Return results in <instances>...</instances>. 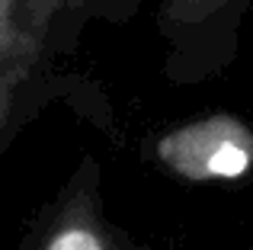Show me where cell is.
Here are the masks:
<instances>
[{
	"label": "cell",
	"instance_id": "cell-1",
	"mask_svg": "<svg viewBox=\"0 0 253 250\" xmlns=\"http://www.w3.org/2000/svg\"><path fill=\"white\" fill-rule=\"evenodd\" d=\"M81 0H0V144L39 113L55 32Z\"/></svg>",
	"mask_w": 253,
	"mask_h": 250
},
{
	"label": "cell",
	"instance_id": "cell-2",
	"mask_svg": "<svg viewBox=\"0 0 253 250\" xmlns=\"http://www.w3.org/2000/svg\"><path fill=\"white\" fill-rule=\"evenodd\" d=\"M99 183V167L84 161L29 225L19 250H141L116 221H109Z\"/></svg>",
	"mask_w": 253,
	"mask_h": 250
},
{
	"label": "cell",
	"instance_id": "cell-3",
	"mask_svg": "<svg viewBox=\"0 0 253 250\" xmlns=\"http://www.w3.org/2000/svg\"><path fill=\"white\" fill-rule=\"evenodd\" d=\"M250 0H157V23L173 48V77H211L228 51Z\"/></svg>",
	"mask_w": 253,
	"mask_h": 250
},
{
	"label": "cell",
	"instance_id": "cell-4",
	"mask_svg": "<svg viewBox=\"0 0 253 250\" xmlns=\"http://www.w3.org/2000/svg\"><path fill=\"white\" fill-rule=\"evenodd\" d=\"M154 157L183 180H241L253 167V131L234 116H209L167 131Z\"/></svg>",
	"mask_w": 253,
	"mask_h": 250
}]
</instances>
